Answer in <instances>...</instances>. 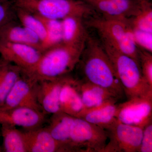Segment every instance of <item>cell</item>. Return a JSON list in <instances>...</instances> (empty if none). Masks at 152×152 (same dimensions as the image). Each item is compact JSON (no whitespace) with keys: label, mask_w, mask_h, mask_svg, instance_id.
Returning a JSON list of instances; mask_svg holds the SVG:
<instances>
[{"label":"cell","mask_w":152,"mask_h":152,"mask_svg":"<svg viewBox=\"0 0 152 152\" xmlns=\"http://www.w3.org/2000/svg\"><path fill=\"white\" fill-rule=\"evenodd\" d=\"M83 80L106 89L120 100L125 96L121 82L102 44L88 36L78 64Z\"/></svg>","instance_id":"6da1fadb"},{"label":"cell","mask_w":152,"mask_h":152,"mask_svg":"<svg viewBox=\"0 0 152 152\" xmlns=\"http://www.w3.org/2000/svg\"><path fill=\"white\" fill-rule=\"evenodd\" d=\"M85 44L74 45L62 43L48 49L43 52L32 72L27 75L37 81L69 75L78 64Z\"/></svg>","instance_id":"7a4b0ae2"},{"label":"cell","mask_w":152,"mask_h":152,"mask_svg":"<svg viewBox=\"0 0 152 152\" xmlns=\"http://www.w3.org/2000/svg\"><path fill=\"white\" fill-rule=\"evenodd\" d=\"M86 23L97 32L102 42L132 58L140 65L139 49L134 41L132 30L127 19L94 16H90Z\"/></svg>","instance_id":"3957f363"},{"label":"cell","mask_w":152,"mask_h":152,"mask_svg":"<svg viewBox=\"0 0 152 152\" xmlns=\"http://www.w3.org/2000/svg\"><path fill=\"white\" fill-rule=\"evenodd\" d=\"M128 99L152 94V88L144 78L140 65L132 58L109 44L102 42Z\"/></svg>","instance_id":"277c9868"},{"label":"cell","mask_w":152,"mask_h":152,"mask_svg":"<svg viewBox=\"0 0 152 152\" xmlns=\"http://www.w3.org/2000/svg\"><path fill=\"white\" fill-rule=\"evenodd\" d=\"M20 8L46 18L62 20L77 16L84 18L95 13L94 10L82 0H12Z\"/></svg>","instance_id":"5b68a950"},{"label":"cell","mask_w":152,"mask_h":152,"mask_svg":"<svg viewBox=\"0 0 152 152\" xmlns=\"http://www.w3.org/2000/svg\"><path fill=\"white\" fill-rule=\"evenodd\" d=\"M107 140L105 130L75 117L71 132V152H104Z\"/></svg>","instance_id":"8992f818"},{"label":"cell","mask_w":152,"mask_h":152,"mask_svg":"<svg viewBox=\"0 0 152 152\" xmlns=\"http://www.w3.org/2000/svg\"><path fill=\"white\" fill-rule=\"evenodd\" d=\"M143 129L116 120L105 129L109 141L104 152H138Z\"/></svg>","instance_id":"52a82bcc"},{"label":"cell","mask_w":152,"mask_h":152,"mask_svg":"<svg viewBox=\"0 0 152 152\" xmlns=\"http://www.w3.org/2000/svg\"><path fill=\"white\" fill-rule=\"evenodd\" d=\"M115 118L123 124L144 128L152 122V94L117 104Z\"/></svg>","instance_id":"ba28073f"},{"label":"cell","mask_w":152,"mask_h":152,"mask_svg":"<svg viewBox=\"0 0 152 152\" xmlns=\"http://www.w3.org/2000/svg\"><path fill=\"white\" fill-rule=\"evenodd\" d=\"M37 81L22 72L0 109L28 107L42 111L37 99Z\"/></svg>","instance_id":"9c48e42d"},{"label":"cell","mask_w":152,"mask_h":152,"mask_svg":"<svg viewBox=\"0 0 152 152\" xmlns=\"http://www.w3.org/2000/svg\"><path fill=\"white\" fill-rule=\"evenodd\" d=\"M42 52L31 46L0 40L2 59L15 65L28 75L37 64Z\"/></svg>","instance_id":"30bf717a"},{"label":"cell","mask_w":152,"mask_h":152,"mask_svg":"<svg viewBox=\"0 0 152 152\" xmlns=\"http://www.w3.org/2000/svg\"><path fill=\"white\" fill-rule=\"evenodd\" d=\"M102 16L111 18L128 19L138 12L142 1L136 0H82Z\"/></svg>","instance_id":"8fae6325"},{"label":"cell","mask_w":152,"mask_h":152,"mask_svg":"<svg viewBox=\"0 0 152 152\" xmlns=\"http://www.w3.org/2000/svg\"><path fill=\"white\" fill-rule=\"evenodd\" d=\"M45 121V114L30 108L0 109L1 125L5 124L21 127L28 130L42 127Z\"/></svg>","instance_id":"7c38bea8"},{"label":"cell","mask_w":152,"mask_h":152,"mask_svg":"<svg viewBox=\"0 0 152 152\" xmlns=\"http://www.w3.org/2000/svg\"><path fill=\"white\" fill-rule=\"evenodd\" d=\"M68 75L55 80L38 81V102L42 111L46 115L61 112L60 93Z\"/></svg>","instance_id":"4fadbf2b"},{"label":"cell","mask_w":152,"mask_h":152,"mask_svg":"<svg viewBox=\"0 0 152 152\" xmlns=\"http://www.w3.org/2000/svg\"><path fill=\"white\" fill-rule=\"evenodd\" d=\"M77 87L85 110L106 104H116L120 99L102 87L77 79Z\"/></svg>","instance_id":"5bb4252c"},{"label":"cell","mask_w":152,"mask_h":152,"mask_svg":"<svg viewBox=\"0 0 152 152\" xmlns=\"http://www.w3.org/2000/svg\"><path fill=\"white\" fill-rule=\"evenodd\" d=\"M61 112L79 118L85 108L77 87V79L69 76L64 83L60 95Z\"/></svg>","instance_id":"9a60e30c"},{"label":"cell","mask_w":152,"mask_h":152,"mask_svg":"<svg viewBox=\"0 0 152 152\" xmlns=\"http://www.w3.org/2000/svg\"><path fill=\"white\" fill-rule=\"evenodd\" d=\"M75 117L62 112L52 115L47 127L55 140L61 148L62 152H71L70 143L72 126Z\"/></svg>","instance_id":"2e32d148"},{"label":"cell","mask_w":152,"mask_h":152,"mask_svg":"<svg viewBox=\"0 0 152 152\" xmlns=\"http://www.w3.org/2000/svg\"><path fill=\"white\" fill-rule=\"evenodd\" d=\"M28 152H62L59 144L47 127H39L23 132Z\"/></svg>","instance_id":"e0dca14e"},{"label":"cell","mask_w":152,"mask_h":152,"mask_svg":"<svg viewBox=\"0 0 152 152\" xmlns=\"http://www.w3.org/2000/svg\"><path fill=\"white\" fill-rule=\"evenodd\" d=\"M0 40L28 45L42 51L39 38L21 24L18 25L13 20L0 27Z\"/></svg>","instance_id":"ac0fdd59"},{"label":"cell","mask_w":152,"mask_h":152,"mask_svg":"<svg viewBox=\"0 0 152 152\" xmlns=\"http://www.w3.org/2000/svg\"><path fill=\"white\" fill-rule=\"evenodd\" d=\"M83 19L81 17L70 16L61 20L63 43L74 45L85 44L88 35Z\"/></svg>","instance_id":"d6986e66"},{"label":"cell","mask_w":152,"mask_h":152,"mask_svg":"<svg viewBox=\"0 0 152 152\" xmlns=\"http://www.w3.org/2000/svg\"><path fill=\"white\" fill-rule=\"evenodd\" d=\"M117 104H106L94 109L85 110L79 118L105 129L116 120Z\"/></svg>","instance_id":"ffe728a7"},{"label":"cell","mask_w":152,"mask_h":152,"mask_svg":"<svg viewBox=\"0 0 152 152\" xmlns=\"http://www.w3.org/2000/svg\"><path fill=\"white\" fill-rule=\"evenodd\" d=\"M22 72L15 65L2 58L0 60V107L3 105Z\"/></svg>","instance_id":"44dd1931"},{"label":"cell","mask_w":152,"mask_h":152,"mask_svg":"<svg viewBox=\"0 0 152 152\" xmlns=\"http://www.w3.org/2000/svg\"><path fill=\"white\" fill-rule=\"evenodd\" d=\"M1 132L4 152H28L23 132L15 126L4 124L1 125Z\"/></svg>","instance_id":"7402d4cb"},{"label":"cell","mask_w":152,"mask_h":152,"mask_svg":"<svg viewBox=\"0 0 152 152\" xmlns=\"http://www.w3.org/2000/svg\"><path fill=\"white\" fill-rule=\"evenodd\" d=\"M37 16L43 23L46 31V37L41 45L42 52L63 43L61 20L46 18Z\"/></svg>","instance_id":"603a6c76"},{"label":"cell","mask_w":152,"mask_h":152,"mask_svg":"<svg viewBox=\"0 0 152 152\" xmlns=\"http://www.w3.org/2000/svg\"><path fill=\"white\" fill-rule=\"evenodd\" d=\"M127 21L132 29L152 33L151 3L149 0H142L138 12Z\"/></svg>","instance_id":"cb8c5ba5"},{"label":"cell","mask_w":152,"mask_h":152,"mask_svg":"<svg viewBox=\"0 0 152 152\" xmlns=\"http://www.w3.org/2000/svg\"><path fill=\"white\" fill-rule=\"evenodd\" d=\"M16 14L21 24L37 36L42 43L46 37V31L39 18L34 14L20 8L16 7Z\"/></svg>","instance_id":"d4e9b609"},{"label":"cell","mask_w":152,"mask_h":152,"mask_svg":"<svg viewBox=\"0 0 152 152\" xmlns=\"http://www.w3.org/2000/svg\"><path fill=\"white\" fill-rule=\"evenodd\" d=\"M140 65L142 73L152 88V55L151 53L139 49Z\"/></svg>","instance_id":"484cf974"},{"label":"cell","mask_w":152,"mask_h":152,"mask_svg":"<svg viewBox=\"0 0 152 152\" xmlns=\"http://www.w3.org/2000/svg\"><path fill=\"white\" fill-rule=\"evenodd\" d=\"M132 30L134 41L138 48L152 53V33L132 28Z\"/></svg>","instance_id":"4316f807"},{"label":"cell","mask_w":152,"mask_h":152,"mask_svg":"<svg viewBox=\"0 0 152 152\" xmlns=\"http://www.w3.org/2000/svg\"><path fill=\"white\" fill-rule=\"evenodd\" d=\"M152 152V122L145 126L138 152Z\"/></svg>","instance_id":"83f0119b"},{"label":"cell","mask_w":152,"mask_h":152,"mask_svg":"<svg viewBox=\"0 0 152 152\" xmlns=\"http://www.w3.org/2000/svg\"><path fill=\"white\" fill-rule=\"evenodd\" d=\"M13 17V12L8 1H0V27L12 21Z\"/></svg>","instance_id":"f1b7e54d"},{"label":"cell","mask_w":152,"mask_h":152,"mask_svg":"<svg viewBox=\"0 0 152 152\" xmlns=\"http://www.w3.org/2000/svg\"><path fill=\"white\" fill-rule=\"evenodd\" d=\"M1 137V132H0V138ZM2 151V149L0 145V152Z\"/></svg>","instance_id":"f546056e"},{"label":"cell","mask_w":152,"mask_h":152,"mask_svg":"<svg viewBox=\"0 0 152 152\" xmlns=\"http://www.w3.org/2000/svg\"><path fill=\"white\" fill-rule=\"evenodd\" d=\"M0 1H8V0H0Z\"/></svg>","instance_id":"4dcf8cb0"},{"label":"cell","mask_w":152,"mask_h":152,"mask_svg":"<svg viewBox=\"0 0 152 152\" xmlns=\"http://www.w3.org/2000/svg\"><path fill=\"white\" fill-rule=\"evenodd\" d=\"M136 1H140V0H136Z\"/></svg>","instance_id":"1f68e13d"}]
</instances>
